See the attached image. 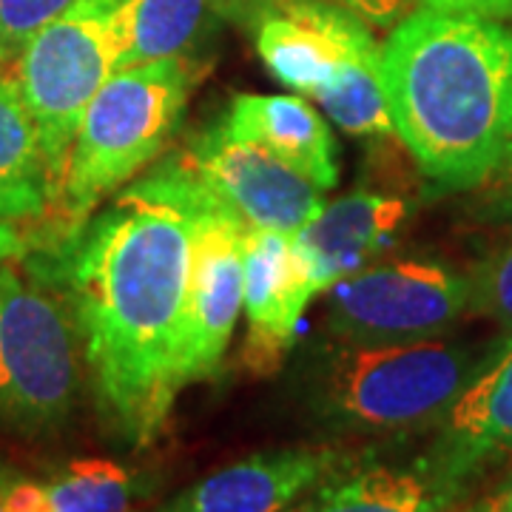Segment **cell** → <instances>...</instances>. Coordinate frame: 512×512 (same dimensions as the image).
Returning <instances> with one entry per match:
<instances>
[{
	"label": "cell",
	"mask_w": 512,
	"mask_h": 512,
	"mask_svg": "<svg viewBox=\"0 0 512 512\" xmlns=\"http://www.w3.org/2000/svg\"><path fill=\"white\" fill-rule=\"evenodd\" d=\"M231 137L271 151L319 191L339 183L336 143L308 100L293 94H237L225 117Z\"/></svg>",
	"instance_id": "cell-15"
},
{
	"label": "cell",
	"mask_w": 512,
	"mask_h": 512,
	"mask_svg": "<svg viewBox=\"0 0 512 512\" xmlns=\"http://www.w3.org/2000/svg\"><path fill=\"white\" fill-rule=\"evenodd\" d=\"M490 348L447 339L342 342L305 367V402L336 433L382 436L436 427Z\"/></svg>",
	"instance_id": "cell-3"
},
{
	"label": "cell",
	"mask_w": 512,
	"mask_h": 512,
	"mask_svg": "<svg viewBox=\"0 0 512 512\" xmlns=\"http://www.w3.org/2000/svg\"><path fill=\"white\" fill-rule=\"evenodd\" d=\"M202 69L188 57L117 69L94 94L74 137L60 202L86 217L103 197L134 180L180 128Z\"/></svg>",
	"instance_id": "cell-4"
},
{
	"label": "cell",
	"mask_w": 512,
	"mask_h": 512,
	"mask_svg": "<svg viewBox=\"0 0 512 512\" xmlns=\"http://www.w3.org/2000/svg\"><path fill=\"white\" fill-rule=\"evenodd\" d=\"M74 0H0V63H15L32 37Z\"/></svg>",
	"instance_id": "cell-22"
},
{
	"label": "cell",
	"mask_w": 512,
	"mask_h": 512,
	"mask_svg": "<svg viewBox=\"0 0 512 512\" xmlns=\"http://www.w3.org/2000/svg\"><path fill=\"white\" fill-rule=\"evenodd\" d=\"M214 202L180 154L126 188L66 256L69 302L97 413L111 436L148 447L180 384L194 214Z\"/></svg>",
	"instance_id": "cell-1"
},
{
	"label": "cell",
	"mask_w": 512,
	"mask_h": 512,
	"mask_svg": "<svg viewBox=\"0 0 512 512\" xmlns=\"http://www.w3.org/2000/svg\"><path fill=\"white\" fill-rule=\"evenodd\" d=\"M313 100L348 134H359V137L396 134L393 117L387 109V92H384L382 49L376 55L353 60L348 69Z\"/></svg>",
	"instance_id": "cell-19"
},
{
	"label": "cell",
	"mask_w": 512,
	"mask_h": 512,
	"mask_svg": "<svg viewBox=\"0 0 512 512\" xmlns=\"http://www.w3.org/2000/svg\"><path fill=\"white\" fill-rule=\"evenodd\" d=\"M60 197L15 77H0V222L40 217Z\"/></svg>",
	"instance_id": "cell-16"
},
{
	"label": "cell",
	"mask_w": 512,
	"mask_h": 512,
	"mask_svg": "<svg viewBox=\"0 0 512 512\" xmlns=\"http://www.w3.org/2000/svg\"><path fill=\"white\" fill-rule=\"evenodd\" d=\"M3 512H57L49 484L35 478L12 476L3 495Z\"/></svg>",
	"instance_id": "cell-24"
},
{
	"label": "cell",
	"mask_w": 512,
	"mask_h": 512,
	"mask_svg": "<svg viewBox=\"0 0 512 512\" xmlns=\"http://www.w3.org/2000/svg\"><path fill=\"white\" fill-rule=\"evenodd\" d=\"M20 254H23V237H20L18 225L0 222V265L9 259H18Z\"/></svg>",
	"instance_id": "cell-27"
},
{
	"label": "cell",
	"mask_w": 512,
	"mask_h": 512,
	"mask_svg": "<svg viewBox=\"0 0 512 512\" xmlns=\"http://www.w3.org/2000/svg\"><path fill=\"white\" fill-rule=\"evenodd\" d=\"M330 3L345 6V9H350L353 15H359L370 26L393 29L407 15L413 0H330Z\"/></svg>",
	"instance_id": "cell-25"
},
{
	"label": "cell",
	"mask_w": 512,
	"mask_h": 512,
	"mask_svg": "<svg viewBox=\"0 0 512 512\" xmlns=\"http://www.w3.org/2000/svg\"><path fill=\"white\" fill-rule=\"evenodd\" d=\"M9 478H12V473L0 467V512H3V495H6V484H9Z\"/></svg>",
	"instance_id": "cell-29"
},
{
	"label": "cell",
	"mask_w": 512,
	"mask_h": 512,
	"mask_svg": "<svg viewBox=\"0 0 512 512\" xmlns=\"http://www.w3.org/2000/svg\"><path fill=\"white\" fill-rule=\"evenodd\" d=\"M80 336L69 308L32 271L0 265V430L40 439L72 419Z\"/></svg>",
	"instance_id": "cell-5"
},
{
	"label": "cell",
	"mask_w": 512,
	"mask_h": 512,
	"mask_svg": "<svg viewBox=\"0 0 512 512\" xmlns=\"http://www.w3.org/2000/svg\"><path fill=\"white\" fill-rule=\"evenodd\" d=\"M424 9H436L447 15H470L484 20L512 18V0H419Z\"/></svg>",
	"instance_id": "cell-26"
},
{
	"label": "cell",
	"mask_w": 512,
	"mask_h": 512,
	"mask_svg": "<svg viewBox=\"0 0 512 512\" xmlns=\"http://www.w3.org/2000/svg\"><path fill=\"white\" fill-rule=\"evenodd\" d=\"M456 498L424 464H370L328 478L302 512H450Z\"/></svg>",
	"instance_id": "cell-17"
},
{
	"label": "cell",
	"mask_w": 512,
	"mask_h": 512,
	"mask_svg": "<svg viewBox=\"0 0 512 512\" xmlns=\"http://www.w3.org/2000/svg\"><path fill=\"white\" fill-rule=\"evenodd\" d=\"M467 311L470 276L439 259H390L330 288L328 328L339 342H416Z\"/></svg>",
	"instance_id": "cell-7"
},
{
	"label": "cell",
	"mask_w": 512,
	"mask_h": 512,
	"mask_svg": "<svg viewBox=\"0 0 512 512\" xmlns=\"http://www.w3.org/2000/svg\"><path fill=\"white\" fill-rule=\"evenodd\" d=\"M180 160L248 231L296 234L325 208V191L271 151L231 137L225 123L200 131Z\"/></svg>",
	"instance_id": "cell-8"
},
{
	"label": "cell",
	"mask_w": 512,
	"mask_h": 512,
	"mask_svg": "<svg viewBox=\"0 0 512 512\" xmlns=\"http://www.w3.org/2000/svg\"><path fill=\"white\" fill-rule=\"evenodd\" d=\"M393 131L433 183L473 191L512 151V32L416 9L384 40Z\"/></svg>",
	"instance_id": "cell-2"
},
{
	"label": "cell",
	"mask_w": 512,
	"mask_h": 512,
	"mask_svg": "<svg viewBox=\"0 0 512 512\" xmlns=\"http://www.w3.org/2000/svg\"><path fill=\"white\" fill-rule=\"evenodd\" d=\"M49 484L57 512H131L137 484L106 458H74Z\"/></svg>",
	"instance_id": "cell-20"
},
{
	"label": "cell",
	"mask_w": 512,
	"mask_h": 512,
	"mask_svg": "<svg viewBox=\"0 0 512 512\" xmlns=\"http://www.w3.org/2000/svg\"><path fill=\"white\" fill-rule=\"evenodd\" d=\"M126 6L128 0H74L15 60V83L35 120L57 188H63L66 160L83 114L120 69Z\"/></svg>",
	"instance_id": "cell-6"
},
{
	"label": "cell",
	"mask_w": 512,
	"mask_h": 512,
	"mask_svg": "<svg viewBox=\"0 0 512 512\" xmlns=\"http://www.w3.org/2000/svg\"><path fill=\"white\" fill-rule=\"evenodd\" d=\"M316 293L293 234H245L242 308L248 313V336L242 359L254 376H271L282 367L296 339V325Z\"/></svg>",
	"instance_id": "cell-12"
},
{
	"label": "cell",
	"mask_w": 512,
	"mask_h": 512,
	"mask_svg": "<svg viewBox=\"0 0 512 512\" xmlns=\"http://www.w3.org/2000/svg\"><path fill=\"white\" fill-rule=\"evenodd\" d=\"M410 217V202L393 194L356 191L325 205L293 239L308 262L316 291H330L336 282L367 268Z\"/></svg>",
	"instance_id": "cell-14"
},
{
	"label": "cell",
	"mask_w": 512,
	"mask_h": 512,
	"mask_svg": "<svg viewBox=\"0 0 512 512\" xmlns=\"http://www.w3.org/2000/svg\"><path fill=\"white\" fill-rule=\"evenodd\" d=\"M245 234L220 202H208L194 214L191 274L185 296L180 384L205 382L217 376L222 356L231 345L242 311L245 282Z\"/></svg>",
	"instance_id": "cell-9"
},
{
	"label": "cell",
	"mask_w": 512,
	"mask_h": 512,
	"mask_svg": "<svg viewBox=\"0 0 512 512\" xmlns=\"http://www.w3.org/2000/svg\"><path fill=\"white\" fill-rule=\"evenodd\" d=\"M348 467L336 447L268 450L200 478L157 512H282Z\"/></svg>",
	"instance_id": "cell-13"
},
{
	"label": "cell",
	"mask_w": 512,
	"mask_h": 512,
	"mask_svg": "<svg viewBox=\"0 0 512 512\" xmlns=\"http://www.w3.org/2000/svg\"><path fill=\"white\" fill-rule=\"evenodd\" d=\"M382 46L367 23L330 0H271L256 20V52L291 92L316 97L353 60Z\"/></svg>",
	"instance_id": "cell-10"
},
{
	"label": "cell",
	"mask_w": 512,
	"mask_h": 512,
	"mask_svg": "<svg viewBox=\"0 0 512 512\" xmlns=\"http://www.w3.org/2000/svg\"><path fill=\"white\" fill-rule=\"evenodd\" d=\"M470 311L512 333V239L498 245L470 271Z\"/></svg>",
	"instance_id": "cell-21"
},
{
	"label": "cell",
	"mask_w": 512,
	"mask_h": 512,
	"mask_svg": "<svg viewBox=\"0 0 512 512\" xmlns=\"http://www.w3.org/2000/svg\"><path fill=\"white\" fill-rule=\"evenodd\" d=\"M231 3L234 0H128L120 69L163 57H188Z\"/></svg>",
	"instance_id": "cell-18"
},
{
	"label": "cell",
	"mask_w": 512,
	"mask_h": 512,
	"mask_svg": "<svg viewBox=\"0 0 512 512\" xmlns=\"http://www.w3.org/2000/svg\"><path fill=\"white\" fill-rule=\"evenodd\" d=\"M473 214L478 220L498 222V225L512 222V151L504 157V163L478 185Z\"/></svg>",
	"instance_id": "cell-23"
},
{
	"label": "cell",
	"mask_w": 512,
	"mask_h": 512,
	"mask_svg": "<svg viewBox=\"0 0 512 512\" xmlns=\"http://www.w3.org/2000/svg\"><path fill=\"white\" fill-rule=\"evenodd\" d=\"M504 458H512V333L490 348L436 424L424 467L458 495Z\"/></svg>",
	"instance_id": "cell-11"
},
{
	"label": "cell",
	"mask_w": 512,
	"mask_h": 512,
	"mask_svg": "<svg viewBox=\"0 0 512 512\" xmlns=\"http://www.w3.org/2000/svg\"><path fill=\"white\" fill-rule=\"evenodd\" d=\"M487 512H512V470L504 478V484L498 487V493L487 501Z\"/></svg>",
	"instance_id": "cell-28"
}]
</instances>
